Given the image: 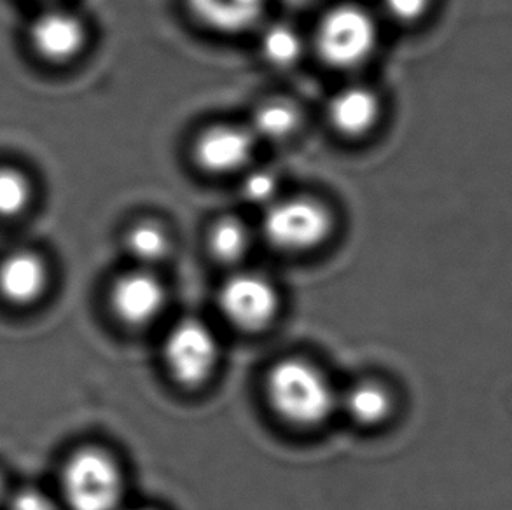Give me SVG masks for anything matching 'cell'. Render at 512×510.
I'll list each match as a JSON object with an SVG mask.
<instances>
[{
  "label": "cell",
  "mask_w": 512,
  "mask_h": 510,
  "mask_svg": "<svg viewBox=\"0 0 512 510\" xmlns=\"http://www.w3.org/2000/svg\"><path fill=\"white\" fill-rule=\"evenodd\" d=\"M34 200V184L18 166L0 165V219L25 214Z\"/></svg>",
  "instance_id": "16"
},
{
  "label": "cell",
  "mask_w": 512,
  "mask_h": 510,
  "mask_svg": "<svg viewBox=\"0 0 512 510\" xmlns=\"http://www.w3.org/2000/svg\"><path fill=\"white\" fill-rule=\"evenodd\" d=\"M135 510H146V509H135Z\"/></svg>",
  "instance_id": "23"
},
{
  "label": "cell",
  "mask_w": 512,
  "mask_h": 510,
  "mask_svg": "<svg viewBox=\"0 0 512 510\" xmlns=\"http://www.w3.org/2000/svg\"><path fill=\"white\" fill-rule=\"evenodd\" d=\"M301 125V112L298 107L284 100L273 98L257 107L249 130L256 140L282 142L291 138Z\"/></svg>",
  "instance_id": "13"
},
{
  "label": "cell",
  "mask_w": 512,
  "mask_h": 510,
  "mask_svg": "<svg viewBox=\"0 0 512 510\" xmlns=\"http://www.w3.org/2000/svg\"><path fill=\"white\" fill-rule=\"evenodd\" d=\"M48 283V264L32 250H16L0 261V296L7 303H37L46 294Z\"/></svg>",
  "instance_id": "10"
},
{
  "label": "cell",
  "mask_w": 512,
  "mask_h": 510,
  "mask_svg": "<svg viewBox=\"0 0 512 510\" xmlns=\"http://www.w3.org/2000/svg\"><path fill=\"white\" fill-rule=\"evenodd\" d=\"M219 308L222 315L238 329L261 331L277 315V290L264 276L240 273L231 276L222 285Z\"/></svg>",
  "instance_id": "6"
},
{
  "label": "cell",
  "mask_w": 512,
  "mask_h": 510,
  "mask_svg": "<svg viewBox=\"0 0 512 510\" xmlns=\"http://www.w3.org/2000/svg\"><path fill=\"white\" fill-rule=\"evenodd\" d=\"M345 413L359 425H376L387 418L392 399L383 386L376 383H357L341 399Z\"/></svg>",
  "instance_id": "14"
},
{
  "label": "cell",
  "mask_w": 512,
  "mask_h": 510,
  "mask_svg": "<svg viewBox=\"0 0 512 510\" xmlns=\"http://www.w3.org/2000/svg\"><path fill=\"white\" fill-rule=\"evenodd\" d=\"M126 249L137 261L153 264L165 259L170 250V238L160 224L140 222L128 231Z\"/></svg>",
  "instance_id": "18"
},
{
  "label": "cell",
  "mask_w": 512,
  "mask_h": 510,
  "mask_svg": "<svg viewBox=\"0 0 512 510\" xmlns=\"http://www.w3.org/2000/svg\"><path fill=\"white\" fill-rule=\"evenodd\" d=\"M315 44L322 62L329 67L357 69L373 56L378 44V27L366 9L343 4L322 18Z\"/></svg>",
  "instance_id": "3"
},
{
  "label": "cell",
  "mask_w": 512,
  "mask_h": 510,
  "mask_svg": "<svg viewBox=\"0 0 512 510\" xmlns=\"http://www.w3.org/2000/svg\"><path fill=\"white\" fill-rule=\"evenodd\" d=\"M303 49V39L298 30L287 23L270 25L261 35L264 60L278 69H289L296 65L301 60Z\"/></svg>",
  "instance_id": "15"
},
{
  "label": "cell",
  "mask_w": 512,
  "mask_h": 510,
  "mask_svg": "<svg viewBox=\"0 0 512 510\" xmlns=\"http://www.w3.org/2000/svg\"><path fill=\"white\" fill-rule=\"evenodd\" d=\"M4 510H60L48 493L35 488H23L9 493Z\"/></svg>",
  "instance_id": "20"
},
{
  "label": "cell",
  "mask_w": 512,
  "mask_h": 510,
  "mask_svg": "<svg viewBox=\"0 0 512 510\" xmlns=\"http://www.w3.org/2000/svg\"><path fill=\"white\" fill-rule=\"evenodd\" d=\"M60 486L69 510H119L125 495L118 463L97 448L81 449L70 456Z\"/></svg>",
  "instance_id": "2"
},
{
  "label": "cell",
  "mask_w": 512,
  "mask_h": 510,
  "mask_svg": "<svg viewBox=\"0 0 512 510\" xmlns=\"http://www.w3.org/2000/svg\"><path fill=\"white\" fill-rule=\"evenodd\" d=\"M167 304L163 283L149 271H132L123 275L111 289L114 315L126 325L151 324Z\"/></svg>",
  "instance_id": "9"
},
{
  "label": "cell",
  "mask_w": 512,
  "mask_h": 510,
  "mask_svg": "<svg viewBox=\"0 0 512 510\" xmlns=\"http://www.w3.org/2000/svg\"><path fill=\"white\" fill-rule=\"evenodd\" d=\"M208 247L221 262L240 261L250 247L249 231L235 217H224L210 229Z\"/></svg>",
  "instance_id": "17"
},
{
  "label": "cell",
  "mask_w": 512,
  "mask_h": 510,
  "mask_svg": "<svg viewBox=\"0 0 512 510\" xmlns=\"http://www.w3.org/2000/svg\"><path fill=\"white\" fill-rule=\"evenodd\" d=\"M380 112V100L374 91L352 86L334 95L329 104V121L341 135L357 138L373 130Z\"/></svg>",
  "instance_id": "11"
},
{
  "label": "cell",
  "mask_w": 512,
  "mask_h": 510,
  "mask_svg": "<svg viewBox=\"0 0 512 510\" xmlns=\"http://www.w3.org/2000/svg\"><path fill=\"white\" fill-rule=\"evenodd\" d=\"M278 179L277 175L268 170H257L245 177L242 184V194L245 200L252 205H266L277 201Z\"/></svg>",
  "instance_id": "19"
},
{
  "label": "cell",
  "mask_w": 512,
  "mask_h": 510,
  "mask_svg": "<svg viewBox=\"0 0 512 510\" xmlns=\"http://www.w3.org/2000/svg\"><path fill=\"white\" fill-rule=\"evenodd\" d=\"M266 395L280 418L299 427L326 421L338 402L324 373L299 359L282 360L273 366L266 380Z\"/></svg>",
  "instance_id": "1"
},
{
  "label": "cell",
  "mask_w": 512,
  "mask_h": 510,
  "mask_svg": "<svg viewBox=\"0 0 512 510\" xmlns=\"http://www.w3.org/2000/svg\"><path fill=\"white\" fill-rule=\"evenodd\" d=\"M163 353L173 378L182 385L196 386L214 373L219 343L208 325L186 318L168 332Z\"/></svg>",
  "instance_id": "5"
},
{
  "label": "cell",
  "mask_w": 512,
  "mask_h": 510,
  "mask_svg": "<svg viewBox=\"0 0 512 510\" xmlns=\"http://www.w3.org/2000/svg\"><path fill=\"white\" fill-rule=\"evenodd\" d=\"M432 0H381V6L392 20L415 23L429 11Z\"/></svg>",
  "instance_id": "21"
},
{
  "label": "cell",
  "mask_w": 512,
  "mask_h": 510,
  "mask_svg": "<svg viewBox=\"0 0 512 510\" xmlns=\"http://www.w3.org/2000/svg\"><path fill=\"white\" fill-rule=\"evenodd\" d=\"M7 497H9V491L6 490V483H4V477L0 476V510H4V505H6Z\"/></svg>",
  "instance_id": "22"
},
{
  "label": "cell",
  "mask_w": 512,
  "mask_h": 510,
  "mask_svg": "<svg viewBox=\"0 0 512 510\" xmlns=\"http://www.w3.org/2000/svg\"><path fill=\"white\" fill-rule=\"evenodd\" d=\"M28 41L44 62L63 65L83 53L88 28L76 13L62 7H46L32 21Z\"/></svg>",
  "instance_id": "7"
},
{
  "label": "cell",
  "mask_w": 512,
  "mask_h": 510,
  "mask_svg": "<svg viewBox=\"0 0 512 510\" xmlns=\"http://www.w3.org/2000/svg\"><path fill=\"white\" fill-rule=\"evenodd\" d=\"M205 27L221 34H242L261 21L266 0H187Z\"/></svg>",
  "instance_id": "12"
},
{
  "label": "cell",
  "mask_w": 512,
  "mask_h": 510,
  "mask_svg": "<svg viewBox=\"0 0 512 510\" xmlns=\"http://www.w3.org/2000/svg\"><path fill=\"white\" fill-rule=\"evenodd\" d=\"M256 142L249 128L210 126L194 142V161L201 170L212 175L238 172L249 165Z\"/></svg>",
  "instance_id": "8"
},
{
  "label": "cell",
  "mask_w": 512,
  "mask_h": 510,
  "mask_svg": "<svg viewBox=\"0 0 512 510\" xmlns=\"http://www.w3.org/2000/svg\"><path fill=\"white\" fill-rule=\"evenodd\" d=\"M333 228L326 205L312 198L277 200L266 208L263 235L273 249L306 252L319 247Z\"/></svg>",
  "instance_id": "4"
}]
</instances>
